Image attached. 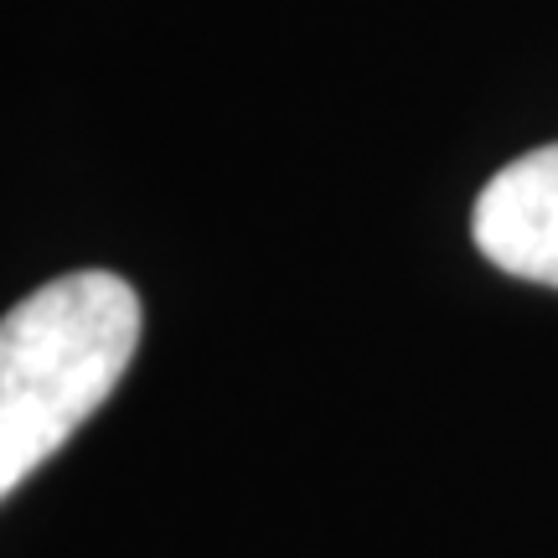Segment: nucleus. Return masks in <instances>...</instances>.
I'll return each mask as SVG.
<instances>
[{
    "label": "nucleus",
    "instance_id": "f257e3e1",
    "mask_svg": "<svg viewBox=\"0 0 558 558\" xmlns=\"http://www.w3.org/2000/svg\"><path fill=\"white\" fill-rule=\"evenodd\" d=\"M140 341V300L120 275L83 269L0 316V501L94 418Z\"/></svg>",
    "mask_w": 558,
    "mask_h": 558
},
{
    "label": "nucleus",
    "instance_id": "f03ea898",
    "mask_svg": "<svg viewBox=\"0 0 558 558\" xmlns=\"http://www.w3.org/2000/svg\"><path fill=\"white\" fill-rule=\"evenodd\" d=\"M471 233L497 269L558 290V145L527 150L486 181Z\"/></svg>",
    "mask_w": 558,
    "mask_h": 558
}]
</instances>
